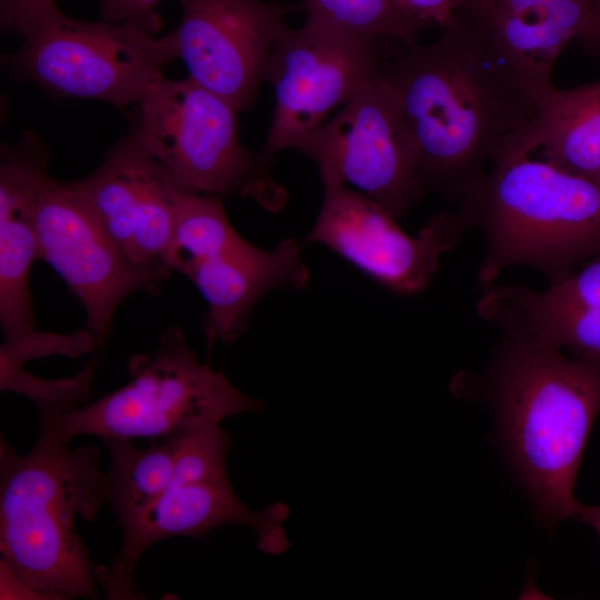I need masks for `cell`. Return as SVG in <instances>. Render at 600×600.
Returning a JSON list of instances; mask_svg holds the SVG:
<instances>
[{
    "instance_id": "1",
    "label": "cell",
    "mask_w": 600,
    "mask_h": 600,
    "mask_svg": "<svg viewBox=\"0 0 600 600\" xmlns=\"http://www.w3.org/2000/svg\"><path fill=\"white\" fill-rule=\"evenodd\" d=\"M392 88L426 191L456 201L534 121L551 80L460 10L434 42L379 70Z\"/></svg>"
},
{
    "instance_id": "2",
    "label": "cell",
    "mask_w": 600,
    "mask_h": 600,
    "mask_svg": "<svg viewBox=\"0 0 600 600\" xmlns=\"http://www.w3.org/2000/svg\"><path fill=\"white\" fill-rule=\"evenodd\" d=\"M472 381L496 412L510 461L542 522L577 518L581 503L573 489L600 410V369L503 331L489 369Z\"/></svg>"
},
{
    "instance_id": "3",
    "label": "cell",
    "mask_w": 600,
    "mask_h": 600,
    "mask_svg": "<svg viewBox=\"0 0 600 600\" xmlns=\"http://www.w3.org/2000/svg\"><path fill=\"white\" fill-rule=\"evenodd\" d=\"M469 229L486 239L479 288L528 266L556 283L600 253V182L554 163L522 136L457 200Z\"/></svg>"
},
{
    "instance_id": "4",
    "label": "cell",
    "mask_w": 600,
    "mask_h": 600,
    "mask_svg": "<svg viewBox=\"0 0 600 600\" xmlns=\"http://www.w3.org/2000/svg\"><path fill=\"white\" fill-rule=\"evenodd\" d=\"M96 447L69 442L40 423L33 448L19 456L0 438V551L43 599H98V564L76 531L104 503Z\"/></svg>"
},
{
    "instance_id": "5",
    "label": "cell",
    "mask_w": 600,
    "mask_h": 600,
    "mask_svg": "<svg viewBox=\"0 0 600 600\" xmlns=\"http://www.w3.org/2000/svg\"><path fill=\"white\" fill-rule=\"evenodd\" d=\"M131 379L89 403H37L41 424L70 442L78 436L103 440H161L264 409L227 377L201 363L181 329L169 327L156 348L130 358Z\"/></svg>"
},
{
    "instance_id": "6",
    "label": "cell",
    "mask_w": 600,
    "mask_h": 600,
    "mask_svg": "<svg viewBox=\"0 0 600 600\" xmlns=\"http://www.w3.org/2000/svg\"><path fill=\"white\" fill-rule=\"evenodd\" d=\"M127 138L183 192L240 196L277 212L286 190L239 136L238 110L191 78L159 79L136 106Z\"/></svg>"
},
{
    "instance_id": "7",
    "label": "cell",
    "mask_w": 600,
    "mask_h": 600,
    "mask_svg": "<svg viewBox=\"0 0 600 600\" xmlns=\"http://www.w3.org/2000/svg\"><path fill=\"white\" fill-rule=\"evenodd\" d=\"M24 41L6 61L14 76L62 98L96 99L126 109L137 106L176 59L162 37L131 23L83 21L58 7L20 30Z\"/></svg>"
},
{
    "instance_id": "8",
    "label": "cell",
    "mask_w": 600,
    "mask_h": 600,
    "mask_svg": "<svg viewBox=\"0 0 600 600\" xmlns=\"http://www.w3.org/2000/svg\"><path fill=\"white\" fill-rule=\"evenodd\" d=\"M168 266L187 277L207 303L208 354L216 342L230 343L244 333L252 308L266 293L302 290L310 280L294 239L272 250L253 246L233 228L219 197L208 194L180 197Z\"/></svg>"
},
{
    "instance_id": "9",
    "label": "cell",
    "mask_w": 600,
    "mask_h": 600,
    "mask_svg": "<svg viewBox=\"0 0 600 600\" xmlns=\"http://www.w3.org/2000/svg\"><path fill=\"white\" fill-rule=\"evenodd\" d=\"M298 151L317 163L322 183L350 184L394 219L427 193L397 97L379 71Z\"/></svg>"
},
{
    "instance_id": "10",
    "label": "cell",
    "mask_w": 600,
    "mask_h": 600,
    "mask_svg": "<svg viewBox=\"0 0 600 600\" xmlns=\"http://www.w3.org/2000/svg\"><path fill=\"white\" fill-rule=\"evenodd\" d=\"M379 41L306 17L276 44L264 82L274 93L266 141L258 152L271 166L286 149H299L379 71Z\"/></svg>"
},
{
    "instance_id": "11",
    "label": "cell",
    "mask_w": 600,
    "mask_h": 600,
    "mask_svg": "<svg viewBox=\"0 0 600 600\" xmlns=\"http://www.w3.org/2000/svg\"><path fill=\"white\" fill-rule=\"evenodd\" d=\"M322 184V204L303 246H326L400 294L424 291L439 270L441 256L456 248L469 230L458 211H442L417 236H409L363 193L337 182Z\"/></svg>"
},
{
    "instance_id": "12",
    "label": "cell",
    "mask_w": 600,
    "mask_h": 600,
    "mask_svg": "<svg viewBox=\"0 0 600 600\" xmlns=\"http://www.w3.org/2000/svg\"><path fill=\"white\" fill-rule=\"evenodd\" d=\"M38 258L60 276L80 301L98 348L114 314L131 294L160 289L138 270L106 231L72 182L48 178L37 204Z\"/></svg>"
},
{
    "instance_id": "13",
    "label": "cell",
    "mask_w": 600,
    "mask_h": 600,
    "mask_svg": "<svg viewBox=\"0 0 600 600\" xmlns=\"http://www.w3.org/2000/svg\"><path fill=\"white\" fill-rule=\"evenodd\" d=\"M181 20L169 31L189 78L238 110L256 101L270 56L289 28L294 3L263 0H179Z\"/></svg>"
},
{
    "instance_id": "14",
    "label": "cell",
    "mask_w": 600,
    "mask_h": 600,
    "mask_svg": "<svg viewBox=\"0 0 600 600\" xmlns=\"http://www.w3.org/2000/svg\"><path fill=\"white\" fill-rule=\"evenodd\" d=\"M288 514V506L280 502L260 511L250 509L230 480H176L154 501L119 523L122 543L109 566H98L99 584L108 599H143L133 572L150 546L172 537L204 539L227 524L250 527L262 552L282 553L289 546L283 529Z\"/></svg>"
},
{
    "instance_id": "15",
    "label": "cell",
    "mask_w": 600,
    "mask_h": 600,
    "mask_svg": "<svg viewBox=\"0 0 600 600\" xmlns=\"http://www.w3.org/2000/svg\"><path fill=\"white\" fill-rule=\"evenodd\" d=\"M72 184L131 263L161 290L172 273L168 252L184 192L127 137Z\"/></svg>"
},
{
    "instance_id": "16",
    "label": "cell",
    "mask_w": 600,
    "mask_h": 600,
    "mask_svg": "<svg viewBox=\"0 0 600 600\" xmlns=\"http://www.w3.org/2000/svg\"><path fill=\"white\" fill-rule=\"evenodd\" d=\"M481 290V319L600 369V253L543 291L494 282Z\"/></svg>"
},
{
    "instance_id": "17",
    "label": "cell",
    "mask_w": 600,
    "mask_h": 600,
    "mask_svg": "<svg viewBox=\"0 0 600 600\" xmlns=\"http://www.w3.org/2000/svg\"><path fill=\"white\" fill-rule=\"evenodd\" d=\"M46 144L27 132L0 161V323L7 342L36 331L30 272L38 259L37 204L49 176Z\"/></svg>"
},
{
    "instance_id": "18",
    "label": "cell",
    "mask_w": 600,
    "mask_h": 600,
    "mask_svg": "<svg viewBox=\"0 0 600 600\" xmlns=\"http://www.w3.org/2000/svg\"><path fill=\"white\" fill-rule=\"evenodd\" d=\"M592 0H473L460 10L532 71L551 80L553 64L574 40Z\"/></svg>"
},
{
    "instance_id": "19",
    "label": "cell",
    "mask_w": 600,
    "mask_h": 600,
    "mask_svg": "<svg viewBox=\"0 0 600 600\" xmlns=\"http://www.w3.org/2000/svg\"><path fill=\"white\" fill-rule=\"evenodd\" d=\"M528 140L560 167L600 182V80L543 88Z\"/></svg>"
},
{
    "instance_id": "20",
    "label": "cell",
    "mask_w": 600,
    "mask_h": 600,
    "mask_svg": "<svg viewBox=\"0 0 600 600\" xmlns=\"http://www.w3.org/2000/svg\"><path fill=\"white\" fill-rule=\"evenodd\" d=\"M110 454L103 477L104 503L122 522L161 496L173 482L177 436L152 440L147 448L132 440H104Z\"/></svg>"
},
{
    "instance_id": "21",
    "label": "cell",
    "mask_w": 600,
    "mask_h": 600,
    "mask_svg": "<svg viewBox=\"0 0 600 600\" xmlns=\"http://www.w3.org/2000/svg\"><path fill=\"white\" fill-rule=\"evenodd\" d=\"M307 17L341 31L373 40L392 39L409 47L431 27L418 19L403 0H302Z\"/></svg>"
},
{
    "instance_id": "22",
    "label": "cell",
    "mask_w": 600,
    "mask_h": 600,
    "mask_svg": "<svg viewBox=\"0 0 600 600\" xmlns=\"http://www.w3.org/2000/svg\"><path fill=\"white\" fill-rule=\"evenodd\" d=\"M163 0H100L102 19L139 26L152 33L160 27L157 7Z\"/></svg>"
},
{
    "instance_id": "23",
    "label": "cell",
    "mask_w": 600,
    "mask_h": 600,
    "mask_svg": "<svg viewBox=\"0 0 600 600\" xmlns=\"http://www.w3.org/2000/svg\"><path fill=\"white\" fill-rule=\"evenodd\" d=\"M56 7V0H1V29L19 32L26 23Z\"/></svg>"
},
{
    "instance_id": "24",
    "label": "cell",
    "mask_w": 600,
    "mask_h": 600,
    "mask_svg": "<svg viewBox=\"0 0 600 600\" xmlns=\"http://www.w3.org/2000/svg\"><path fill=\"white\" fill-rule=\"evenodd\" d=\"M406 7L430 26L447 27L454 17V0H403Z\"/></svg>"
},
{
    "instance_id": "25",
    "label": "cell",
    "mask_w": 600,
    "mask_h": 600,
    "mask_svg": "<svg viewBox=\"0 0 600 600\" xmlns=\"http://www.w3.org/2000/svg\"><path fill=\"white\" fill-rule=\"evenodd\" d=\"M574 40L584 52L600 58V0H592L590 10Z\"/></svg>"
},
{
    "instance_id": "26",
    "label": "cell",
    "mask_w": 600,
    "mask_h": 600,
    "mask_svg": "<svg viewBox=\"0 0 600 600\" xmlns=\"http://www.w3.org/2000/svg\"><path fill=\"white\" fill-rule=\"evenodd\" d=\"M577 519L590 524L600 536V504L584 506L581 503Z\"/></svg>"
},
{
    "instance_id": "27",
    "label": "cell",
    "mask_w": 600,
    "mask_h": 600,
    "mask_svg": "<svg viewBox=\"0 0 600 600\" xmlns=\"http://www.w3.org/2000/svg\"><path fill=\"white\" fill-rule=\"evenodd\" d=\"M473 0H454V10L458 9L459 7L468 3V2H471Z\"/></svg>"
}]
</instances>
